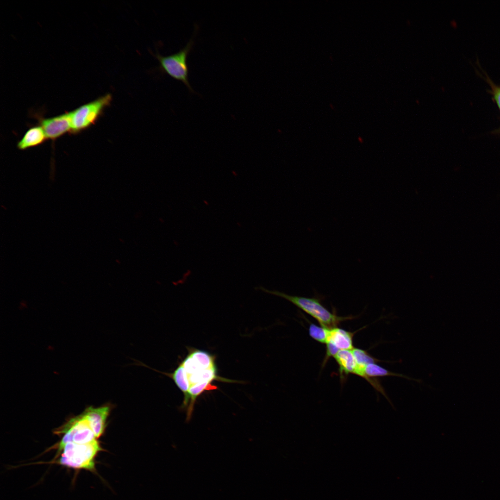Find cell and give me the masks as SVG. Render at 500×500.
I'll use <instances>...</instances> for the list:
<instances>
[{"label":"cell","mask_w":500,"mask_h":500,"mask_svg":"<svg viewBox=\"0 0 500 500\" xmlns=\"http://www.w3.org/2000/svg\"><path fill=\"white\" fill-rule=\"evenodd\" d=\"M168 150L165 140L122 158L105 167L108 201H115L140 187Z\"/></svg>","instance_id":"obj_1"},{"label":"cell","mask_w":500,"mask_h":500,"mask_svg":"<svg viewBox=\"0 0 500 500\" xmlns=\"http://www.w3.org/2000/svg\"><path fill=\"white\" fill-rule=\"evenodd\" d=\"M290 67V60L287 58L275 73L263 81L250 85L237 80L233 83L243 104L257 116L274 123L287 138L290 135L282 120L280 87Z\"/></svg>","instance_id":"obj_2"},{"label":"cell","mask_w":500,"mask_h":500,"mask_svg":"<svg viewBox=\"0 0 500 500\" xmlns=\"http://www.w3.org/2000/svg\"><path fill=\"white\" fill-rule=\"evenodd\" d=\"M399 438L424 446L474 478L487 492H500V470L488 462L472 447L438 444L417 437L397 435Z\"/></svg>","instance_id":"obj_3"},{"label":"cell","mask_w":500,"mask_h":500,"mask_svg":"<svg viewBox=\"0 0 500 500\" xmlns=\"http://www.w3.org/2000/svg\"><path fill=\"white\" fill-rule=\"evenodd\" d=\"M58 185L72 208L82 210L106 196V168L76 177L59 176Z\"/></svg>","instance_id":"obj_4"},{"label":"cell","mask_w":500,"mask_h":500,"mask_svg":"<svg viewBox=\"0 0 500 500\" xmlns=\"http://www.w3.org/2000/svg\"><path fill=\"white\" fill-rule=\"evenodd\" d=\"M70 209L63 191L60 188L51 189L40 197L27 212L26 221L29 224L37 225L60 217Z\"/></svg>","instance_id":"obj_5"},{"label":"cell","mask_w":500,"mask_h":500,"mask_svg":"<svg viewBox=\"0 0 500 500\" xmlns=\"http://www.w3.org/2000/svg\"><path fill=\"white\" fill-rule=\"evenodd\" d=\"M494 493L478 490L466 485L463 491V500H492Z\"/></svg>","instance_id":"obj_6"},{"label":"cell","mask_w":500,"mask_h":500,"mask_svg":"<svg viewBox=\"0 0 500 500\" xmlns=\"http://www.w3.org/2000/svg\"><path fill=\"white\" fill-rule=\"evenodd\" d=\"M492 500H500V492L493 494Z\"/></svg>","instance_id":"obj_7"}]
</instances>
